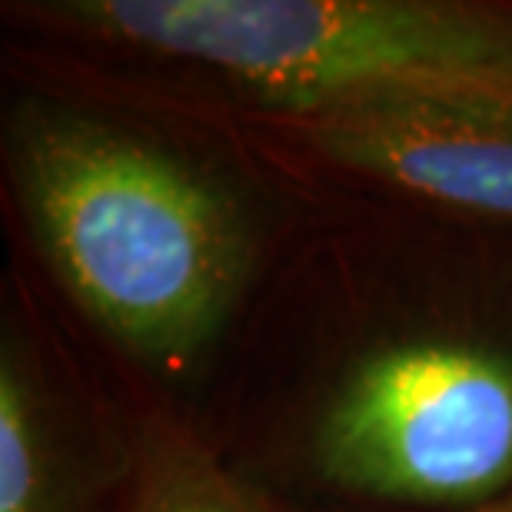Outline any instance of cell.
Listing matches in <instances>:
<instances>
[{
  "mask_svg": "<svg viewBox=\"0 0 512 512\" xmlns=\"http://www.w3.org/2000/svg\"><path fill=\"white\" fill-rule=\"evenodd\" d=\"M0 512H104L94 456L10 323L0 336Z\"/></svg>",
  "mask_w": 512,
  "mask_h": 512,
  "instance_id": "cell-5",
  "label": "cell"
},
{
  "mask_svg": "<svg viewBox=\"0 0 512 512\" xmlns=\"http://www.w3.org/2000/svg\"><path fill=\"white\" fill-rule=\"evenodd\" d=\"M37 24L203 67L276 117L459 107L512 117V7L473 0H54Z\"/></svg>",
  "mask_w": 512,
  "mask_h": 512,
  "instance_id": "cell-2",
  "label": "cell"
},
{
  "mask_svg": "<svg viewBox=\"0 0 512 512\" xmlns=\"http://www.w3.org/2000/svg\"><path fill=\"white\" fill-rule=\"evenodd\" d=\"M316 160L443 207L512 220V117L459 107H336L276 117Z\"/></svg>",
  "mask_w": 512,
  "mask_h": 512,
  "instance_id": "cell-4",
  "label": "cell"
},
{
  "mask_svg": "<svg viewBox=\"0 0 512 512\" xmlns=\"http://www.w3.org/2000/svg\"><path fill=\"white\" fill-rule=\"evenodd\" d=\"M469 512H512V493H506V496L493 499V503H483V506L469 509Z\"/></svg>",
  "mask_w": 512,
  "mask_h": 512,
  "instance_id": "cell-7",
  "label": "cell"
},
{
  "mask_svg": "<svg viewBox=\"0 0 512 512\" xmlns=\"http://www.w3.org/2000/svg\"><path fill=\"white\" fill-rule=\"evenodd\" d=\"M124 512H266L203 439L177 419L143 416L130 443Z\"/></svg>",
  "mask_w": 512,
  "mask_h": 512,
  "instance_id": "cell-6",
  "label": "cell"
},
{
  "mask_svg": "<svg viewBox=\"0 0 512 512\" xmlns=\"http://www.w3.org/2000/svg\"><path fill=\"white\" fill-rule=\"evenodd\" d=\"M316 459L350 493L493 503L512 493V356L463 340L376 350L326 403Z\"/></svg>",
  "mask_w": 512,
  "mask_h": 512,
  "instance_id": "cell-3",
  "label": "cell"
},
{
  "mask_svg": "<svg viewBox=\"0 0 512 512\" xmlns=\"http://www.w3.org/2000/svg\"><path fill=\"white\" fill-rule=\"evenodd\" d=\"M7 163L37 250L124 350L170 366L220 333L253 237L217 180L140 133L37 100L10 117Z\"/></svg>",
  "mask_w": 512,
  "mask_h": 512,
  "instance_id": "cell-1",
  "label": "cell"
}]
</instances>
